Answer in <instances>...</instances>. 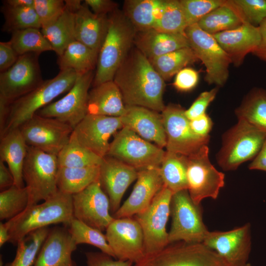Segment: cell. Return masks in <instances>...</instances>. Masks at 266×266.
<instances>
[{"label":"cell","mask_w":266,"mask_h":266,"mask_svg":"<svg viewBox=\"0 0 266 266\" xmlns=\"http://www.w3.org/2000/svg\"><path fill=\"white\" fill-rule=\"evenodd\" d=\"M113 81L126 106H141L159 112L165 108V81L135 46L118 68Z\"/></svg>","instance_id":"obj_1"},{"label":"cell","mask_w":266,"mask_h":266,"mask_svg":"<svg viewBox=\"0 0 266 266\" xmlns=\"http://www.w3.org/2000/svg\"><path fill=\"white\" fill-rule=\"evenodd\" d=\"M136 31L123 11L109 14L107 31L100 50L94 86L113 80L114 75L133 47Z\"/></svg>","instance_id":"obj_2"},{"label":"cell","mask_w":266,"mask_h":266,"mask_svg":"<svg viewBox=\"0 0 266 266\" xmlns=\"http://www.w3.org/2000/svg\"><path fill=\"white\" fill-rule=\"evenodd\" d=\"M73 218L72 195L59 191L5 222L9 230V242L16 245L30 233L50 225L62 223L67 227Z\"/></svg>","instance_id":"obj_3"},{"label":"cell","mask_w":266,"mask_h":266,"mask_svg":"<svg viewBox=\"0 0 266 266\" xmlns=\"http://www.w3.org/2000/svg\"><path fill=\"white\" fill-rule=\"evenodd\" d=\"M77 77V74L73 69L60 70L55 77L43 81L35 89L14 101L10 105L5 129L0 137L8 131L19 127L59 95L68 92Z\"/></svg>","instance_id":"obj_4"},{"label":"cell","mask_w":266,"mask_h":266,"mask_svg":"<svg viewBox=\"0 0 266 266\" xmlns=\"http://www.w3.org/2000/svg\"><path fill=\"white\" fill-rule=\"evenodd\" d=\"M266 139V133L238 119L222 136V146L216 156L219 166L225 171L236 169L243 163L254 159Z\"/></svg>","instance_id":"obj_5"},{"label":"cell","mask_w":266,"mask_h":266,"mask_svg":"<svg viewBox=\"0 0 266 266\" xmlns=\"http://www.w3.org/2000/svg\"><path fill=\"white\" fill-rule=\"evenodd\" d=\"M58 169L56 155L28 146L23 169L29 195L28 206L44 201L57 193Z\"/></svg>","instance_id":"obj_6"},{"label":"cell","mask_w":266,"mask_h":266,"mask_svg":"<svg viewBox=\"0 0 266 266\" xmlns=\"http://www.w3.org/2000/svg\"><path fill=\"white\" fill-rule=\"evenodd\" d=\"M170 215L172 221L168 232L169 244L179 241L203 242L209 231L203 222L200 205L193 201L187 190L173 194Z\"/></svg>","instance_id":"obj_7"},{"label":"cell","mask_w":266,"mask_h":266,"mask_svg":"<svg viewBox=\"0 0 266 266\" xmlns=\"http://www.w3.org/2000/svg\"><path fill=\"white\" fill-rule=\"evenodd\" d=\"M166 152L163 148L124 127L114 134L107 156L139 170L160 167Z\"/></svg>","instance_id":"obj_8"},{"label":"cell","mask_w":266,"mask_h":266,"mask_svg":"<svg viewBox=\"0 0 266 266\" xmlns=\"http://www.w3.org/2000/svg\"><path fill=\"white\" fill-rule=\"evenodd\" d=\"M190 47L205 67L204 80L208 84L224 86L229 76L231 61L213 36L201 30L197 24L185 31Z\"/></svg>","instance_id":"obj_9"},{"label":"cell","mask_w":266,"mask_h":266,"mask_svg":"<svg viewBox=\"0 0 266 266\" xmlns=\"http://www.w3.org/2000/svg\"><path fill=\"white\" fill-rule=\"evenodd\" d=\"M172 195L164 185L148 207L133 216L143 232L146 256L158 252L169 244L166 226L170 215Z\"/></svg>","instance_id":"obj_10"},{"label":"cell","mask_w":266,"mask_h":266,"mask_svg":"<svg viewBox=\"0 0 266 266\" xmlns=\"http://www.w3.org/2000/svg\"><path fill=\"white\" fill-rule=\"evenodd\" d=\"M132 266H228L215 252L202 243L179 241L146 256Z\"/></svg>","instance_id":"obj_11"},{"label":"cell","mask_w":266,"mask_h":266,"mask_svg":"<svg viewBox=\"0 0 266 266\" xmlns=\"http://www.w3.org/2000/svg\"><path fill=\"white\" fill-rule=\"evenodd\" d=\"M19 128L28 146L56 156L68 143L73 131L63 122L36 114Z\"/></svg>","instance_id":"obj_12"},{"label":"cell","mask_w":266,"mask_h":266,"mask_svg":"<svg viewBox=\"0 0 266 266\" xmlns=\"http://www.w3.org/2000/svg\"><path fill=\"white\" fill-rule=\"evenodd\" d=\"M187 177V190L198 205L207 198L216 199L225 185V174L217 170L209 160L207 145L188 157Z\"/></svg>","instance_id":"obj_13"},{"label":"cell","mask_w":266,"mask_h":266,"mask_svg":"<svg viewBox=\"0 0 266 266\" xmlns=\"http://www.w3.org/2000/svg\"><path fill=\"white\" fill-rule=\"evenodd\" d=\"M185 110L170 104L166 106L161 115L166 136V151L188 157L207 145L210 136L201 137L194 133Z\"/></svg>","instance_id":"obj_14"},{"label":"cell","mask_w":266,"mask_h":266,"mask_svg":"<svg viewBox=\"0 0 266 266\" xmlns=\"http://www.w3.org/2000/svg\"><path fill=\"white\" fill-rule=\"evenodd\" d=\"M94 76L93 71L77 74L73 86L63 98L43 107L36 114L57 119L74 130L87 115L89 89Z\"/></svg>","instance_id":"obj_15"},{"label":"cell","mask_w":266,"mask_h":266,"mask_svg":"<svg viewBox=\"0 0 266 266\" xmlns=\"http://www.w3.org/2000/svg\"><path fill=\"white\" fill-rule=\"evenodd\" d=\"M38 55L34 53L20 55L11 67L0 73V96L12 103L41 84Z\"/></svg>","instance_id":"obj_16"},{"label":"cell","mask_w":266,"mask_h":266,"mask_svg":"<svg viewBox=\"0 0 266 266\" xmlns=\"http://www.w3.org/2000/svg\"><path fill=\"white\" fill-rule=\"evenodd\" d=\"M105 231L116 259L135 264L145 257L143 232L133 216L114 218Z\"/></svg>","instance_id":"obj_17"},{"label":"cell","mask_w":266,"mask_h":266,"mask_svg":"<svg viewBox=\"0 0 266 266\" xmlns=\"http://www.w3.org/2000/svg\"><path fill=\"white\" fill-rule=\"evenodd\" d=\"M202 243L228 266H244L251 249V225L247 223L225 232H208Z\"/></svg>","instance_id":"obj_18"},{"label":"cell","mask_w":266,"mask_h":266,"mask_svg":"<svg viewBox=\"0 0 266 266\" xmlns=\"http://www.w3.org/2000/svg\"><path fill=\"white\" fill-rule=\"evenodd\" d=\"M72 201L74 218L101 232L114 219L110 213L109 200L99 180L72 195Z\"/></svg>","instance_id":"obj_19"},{"label":"cell","mask_w":266,"mask_h":266,"mask_svg":"<svg viewBox=\"0 0 266 266\" xmlns=\"http://www.w3.org/2000/svg\"><path fill=\"white\" fill-rule=\"evenodd\" d=\"M123 128L120 117L87 114L73 132L81 145L103 158L109 150L110 137Z\"/></svg>","instance_id":"obj_20"},{"label":"cell","mask_w":266,"mask_h":266,"mask_svg":"<svg viewBox=\"0 0 266 266\" xmlns=\"http://www.w3.org/2000/svg\"><path fill=\"white\" fill-rule=\"evenodd\" d=\"M138 176V170L109 156L102 159L100 166L99 181L110 201V212L119 208L124 194Z\"/></svg>","instance_id":"obj_21"},{"label":"cell","mask_w":266,"mask_h":266,"mask_svg":"<svg viewBox=\"0 0 266 266\" xmlns=\"http://www.w3.org/2000/svg\"><path fill=\"white\" fill-rule=\"evenodd\" d=\"M159 168L138 170L136 182L131 195L112 215L114 218L133 217L148 207L164 186Z\"/></svg>","instance_id":"obj_22"},{"label":"cell","mask_w":266,"mask_h":266,"mask_svg":"<svg viewBox=\"0 0 266 266\" xmlns=\"http://www.w3.org/2000/svg\"><path fill=\"white\" fill-rule=\"evenodd\" d=\"M126 108L125 114L120 117L123 127L161 148L166 147V136L161 113L141 106Z\"/></svg>","instance_id":"obj_23"},{"label":"cell","mask_w":266,"mask_h":266,"mask_svg":"<svg viewBox=\"0 0 266 266\" xmlns=\"http://www.w3.org/2000/svg\"><path fill=\"white\" fill-rule=\"evenodd\" d=\"M212 35L236 67L242 64L248 54L253 53L260 41L258 27L247 22L236 29Z\"/></svg>","instance_id":"obj_24"},{"label":"cell","mask_w":266,"mask_h":266,"mask_svg":"<svg viewBox=\"0 0 266 266\" xmlns=\"http://www.w3.org/2000/svg\"><path fill=\"white\" fill-rule=\"evenodd\" d=\"M77 246L67 228L50 230L34 266H73L71 255Z\"/></svg>","instance_id":"obj_25"},{"label":"cell","mask_w":266,"mask_h":266,"mask_svg":"<svg viewBox=\"0 0 266 266\" xmlns=\"http://www.w3.org/2000/svg\"><path fill=\"white\" fill-rule=\"evenodd\" d=\"M107 15L93 13L84 2L75 14V40L99 53L107 31Z\"/></svg>","instance_id":"obj_26"},{"label":"cell","mask_w":266,"mask_h":266,"mask_svg":"<svg viewBox=\"0 0 266 266\" xmlns=\"http://www.w3.org/2000/svg\"><path fill=\"white\" fill-rule=\"evenodd\" d=\"M133 45L149 60L190 46L185 34L165 33L154 29L136 32Z\"/></svg>","instance_id":"obj_27"},{"label":"cell","mask_w":266,"mask_h":266,"mask_svg":"<svg viewBox=\"0 0 266 266\" xmlns=\"http://www.w3.org/2000/svg\"><path fill=\"white\" fill-rule=\"evenodd\" d=\"M65 8L61 16L53 23L41 29L58 56L67 46L76 40L75 37V14L81 5L80 0H66Z\"/></svg>","instance_id":"obj_28"},{"label":"cell","mask_w":266,"mask_h":266,"mask_svg":"<svg viewBox=\"0 0 266 266\" xmlns=\"http://www.w3.org/2000/svg\"><path fill=\"white\" fill-rule=\"evenodd\" d=\"M126 110L120 90L113 80L94 86L89 91L87 114L121 117Z\"/></svg>","instance_id":"obj_29"},{"label":"cell","mask_w":266,"mask_h":266,"mask_svg":"<svg viewBox=\"0 0 266 266\" xmlns=\"http://www.w3.org/2000/svg\"><path fill=\"white\" fill-rule=\"evenodd\" d=\"M28 146L19 127L0 137V160L7 164L14 178V185L20 188L25 186L23 169Z\"/></svg>","instance_id":"obj_30"},{"label":"cell","mask_w":266,"mask_h":266,"mask_svg":"<svg viewBox=\"0 0 266 266\" xmlns=\"http://www.w3.org/2000/svg\"><path fill=\"white\" fill-rule=\"evenodd\" d=\"M165 0H127L123 10L136 32L154 29L160 18Z\"/></svg>","instance_id":"obj_31"},{"label":"cell","mask_w":266,"mask_h":266,"mask_svg":"<svg viewBox=\"0 0 266 266\" xmlns=\"http://www.w3.org/2000/svg\"><path fill=\"white\" fill-rule=\"evenodd\" d=\"M244 22L232 0H228L203 17L197 24L203 31L213 35L236 29Z\"/></svg>","instance_id":"obj_32"},{"label":"cell","mask_w":266,"mask_h":266,"mask_svg":"<svg viewBox=\"0 0 266 266\" xmlns=\"http://www.w3.org/2000/svg\"><path fill=\"white\" fill-rule=\"evenodd\" d=\"M98 55L99 52L75 40L58 56L57 64L60 70L73 69L81 75L93 71L97 66Z\"/></svg>","instance_id":"obj_33"},{"label":"cell","mask_w":266,"mask_h":266,"mask_svg":"<svg viewBox=\"0 0 266 266\" xmlns=\"http://www.w3.org/2000/svg\"><path fill=\"white\" fill-rule=\"evenodd\" d=\"M100 166L59 167L57 176L58 190L70 195L80 192L99 180Z\"/></svg>","instance_id":"obj_34"},{"label":"cell","mask_w":266,"mask_h":266,"mask_svg":"<svg viewBox=\"0 0 266 266\" xmlns=\"http://www.w3.org/2000/svg\"><path fill=\"white\" fill-rule=\"evenodd\" d=\"M238 119L245 121L266 133V90L252 88L235 110Z\"/></svg>","instance_id":"obj_35"},{"label":"cell","mask_w":266,"mask_h":266,"mask_svg":"<svg viewBox=\"0 0 266 266\" xmlns=\"http://www.w3.org/2000/svg\"><path fill=\"white\" fill-rule=\"evenodd\" d=\"M187 157L166 152L159 168L160 173L164 185L173 194L187 190Z\"/></svg>","instance_id":"obj_36"},{"label":"cell","mask_w":266,"mask_h":266,"mask_svg":"<svg viewBox=\"0 0 266 266\" xmlns=\"http://www.w3.org/2000/svg\"><path fill=\"white\" fill-rule=\"evenodd\" d=\"M57 157L59 167H83L99 166L103 159L81 145L73 131L69 141Z\"/></svg>","instance_id":"obj_37"},{"label":"cell","mask_w":266,"mask_h":266,"mask_svg":"<svg viewBox=\"0 0 266 266\" xmlns=\"http://www.w3.org/2000/svg\"><path fill=\"white\" fill-rule=\"evenodd\" d=\"M198 61L197 56L190 46L149 60L154 68L165 81L170 79L187 65Z\"/></svg>","instance_id":"obj_38"},{"label":"cell","mask_w":266,"mask_h":266,"mask_svg":"<svg viewBox=\"0 0 266 266\" xmlns=\"http://www.w3.org/2000/svg\"><path fill=\"white\" fill-rule=\"evenodd\" d=\"M50 229L48 227L34 231L17 243V248L14 260L4 266H32Z\"/></svg>","instance_id":"obj_39"},{"label":"cell","mask_w":266,"mask_h":266,"mask_svg":"<svg viewBox=\"0 0 266 266\" xmlns=\"http://www.w3.org/2000/svg\"><path fill=\"white\" fill-rule=\"evenodd\" d=\"M14 49L20 56L29 53L40 54L53 51V49L41 30L28 28L12 33L9 40Z\"/></svg>","instance_id":"obj_40"},{"label":"cell","mask_w":266,"mask_h":266,"mask_svg":"<svg viewBox=\"0 0 266 266\" xmlns=\"http://www.w3.org/2000/svg\"><path fill=\"white\" fill-rule=\"evenodd\" d=\"M67 229L75 244H87L99 248L101 252L113 258L115 257L110 247L105 235L101 231L92 228L82 222L73 218Z\"/></svg>","instance_id":"obj_41"},{"label":"cell","mask_w":266,"mask_h":266,"mask_svg":"<svg viewBox=\"0 0 266 266\" xmlns=\"http://www.w3.org/2000/svg\"><path fill=\"white\" fill-rule=\"evenodd\" d=\"M1 10L5 19L2 30L4 32L12 33L28 28H41L33 6L13 7L4 5Z\"/></svg>","instance_id":"obj_42"},{"label":"cell","mask_w":266,"mask_h":266,"mask_svg":"<svg viewBox=\"0 0 266 266\" xmlns=\"http://www.w3.org/2000/svg\"><path fill=\"white\" fill-rule=\"evenodd\" d=\"M29 200V192L26 186L20 188L13 185L1 191L0 220H9L20 214L28 207Z\"/></svg>","instance_id":"obj_43"},{"label":"cell","mask_w":266,"mask_h":266,"mask_svg":"<svg viewBox=\"0 0 266 266\" xmlns=\"http://www.w3.org/2000/svg\"><path fill=\"white\" fill-rule=\"evenodd\" d=\"M187 27L180 0H165L161 15L154 29L165 33L185 34Z\"/></svg>","instance_id":"obj_44"},{"label":"cell","mask_w":266,"mask_h":266,"mask_svg":"<svg viewBox=\"0 0 266 266\" xmlns=\"http://www.w3.org/2000/svg\"><path fill=\"white\" fill-rule=\"evenodd\" d=\"M226 0H180L188 26L197 24L203 17L224 4Z\"/></svg>","instance_id":"obj_45"},{"label":"cell","mask_w":266,"mask_h":266,"mask_svg":"<svg viewBox=\"0 0 266 266\" xmlns=\"http://www.w3.org/2000/svg\"><path fill=\"white\" fill-rule=\"evenodd\" d=\"M244 21L258 27L266 19V0H232Z\"/></svg>","instance_id":"obj_46"},{"label":"cell","mask_w":266,"mask_h":266,"mask_svg":"<svg viewBox=\"0 0 266 266\" xmlns=\"http://www.w3.org/2000/svg\"><path fill=\"white\" fill-rule=\"evenodd\" d=\"M33 7L42 28L53 23L61 16L65 8V2L62 0H34Z\"/></svg>","instance_id":"obj_47"},{"label":"cell","mask_w":266,"mask_h":266,"mask_svg":"<svg viewBox=\"0 0 266 266\" xmlns=\"http://www.w3.org/2000/svg\"><path fill=\"white\" fill-rule=\"evenodd\" d=\"M218 91V87L202 92L191 106L185 110L187 118L192 120L206 113V110L210 103L214 100Z\"/></svg>","instance_id":"obj_48"},{"label":"cell","mask_w":266,"mask_h":266,"mask_svg":"<svg viewBox=\"0 0 266 266\" xmlns=\"http://www.w3.org/2000/svg\"><path fill=\"white\" fill-rule=\"evenodd\" d=\"M199 73L190 67H185L176 75L173 82L174 87L178 90L187 92L193 89L197 85Z\"/></svg>","instance_id":"obj_49"},{"label":"cell","mask_w":266,"mask_h":266,"mask_svg":"<svg viewBox=\"0 0 266 266\" xmlns=\"http://www.w3.org/2000/svg\"><path fill=\"white\" fill-rule=\"evenodd\" d=\"M87 266H132L129 261L113 259V257L102 252L85 253Z\"/></svg>","instance_id":"obj_50"},{"label":"cell","mask_w":266,"mask_h":266,"mask_svg":"<svg viewBox=\"0 0 266 266\" xmlns=\"http://www.w3.org/2000/svg\"><path fill=\"white\" fill-rule=\"evenodd\" d=\"M19 55L10 41L0 42V71L2 72L11 67L17 61Z\"/></svg>","instance_id":"obj_51"},{"label":"cell","mask_w":266,"mask_h":266,"mask_svg":"<svg viewBox=\"0 0 266 266\" xmlns=\"http://www.w3.org/2000/svg\"><path fill=\"white\" fill-rule=\"evenodd\" d=\"M190 124L194 133L201 137L209 136V133L213 126L212 121L206 113L190 120Z\"/></svg>","instance_id":"obj_52"},{"label":"cell","mask_w":266,"mask_h":266,"mask_svg":"<svg viewBox=\"0 0 266 266\" xmlns=\"http://www.w3.org/2000/svg\"><path fill=\"white\" fill-rule=\"evenodd\" d=\"M84 2L93 13L99 15L110 14L118 7L116 2L110 0H85Z\"/></svg>","instance_id":"obj_53"},{"label":"cell","mask_w":266,"mask_h":266,"mask_svg":"<svg viewBox=\"0 0 266 266\" xmlns=\"http://www.w3.org/2000/svg\"><path fill=\"white\" fill-rule=\"evenodd\" d=\"M260 41L253 54L261 60L266 62V19L258 26Z\"/></svg>","instance_id":"obj_54"},{"label":"cell","mask_w":266,"mask_h":266,"mask_svg":"<svg viewBox=\"0 0 266 266\" xmlns=\"http://www.w3.org/2000/svg\"><path fill=\"white\" fill-rule=\"evenodd\" d=\"M14 178L4 162L0 160V189L1 191L6 190L14 185Z\"/></svg>","instance_id":"obj_55"},{"label":"cell","mask_w":266,"mask_h":266,"mask_svg":"<svg viewBox=\"0 0 266 266\" xmlns=\"http://www.w3.org/2000/svg\"><path fill=\"white\" fill-rule=\"evenodd\" d=\"M251 170L266 171V139L256 156L248 166Z\"/></svg>","instance_id":"obj_56"},{"label":"cell","mask_w":266,"mask_h":266,"mask_svg":"<svg viewBox=\"0 0 266 266\" xmlns=\"http://www.w3.org/2000/svg\"><path fill=\"white\" fill-rule=\"evenodd\" d=\"M11 103L0 96V136L5 129L8 118Z\"/></svg>","instance_id":"obj_57"},{"label":"cell","mask_w":266,"mask_h":266,"mask_svg":"<svg viewBox=\"0 0 266 266\" xmlns=\"http://www.w3.org/2000/svg\"><path fill=\"white\" fill-rule=\"evenodd\" d=\"M4 5L13 7L33 6L34 0H7Z\"/></svg>","instance_id":"obj_58"},{"label":"cell","mask_w":266,"mask_h":266,"mask_svg":"<svg viewBox=\"0 0 266 266\" xmlns=\"http://www.w3.org/2000/svg\"><path fill=\"white\" fill-rule=\"evenodd\" d=\"M10 239L9 230L5 223L0 224V247H1Z\"/></svg>","instance_id":"obj_59"},{"label":"cell","mask_w":266,"mask_h":266,"mask_svg":"<svg viewBox=\"0 0 266 266\" xmlns=\"http://www.w3.org/2000/svg\"><path fill=\"white\" fill-rule=\"evenodd\" d=\"M244 266H252V265L249 263H247Z\"/></svg>","instance_id":"obj_60"},{"label":"cell","mask_w":266,"mask_h":266,"mask_svg":"<svg viewBox=\"0 0 266 266\" xmlns=\"http://www.w3.org/2000/svg\"></svg>","instance_id":"obj_61"}]
</instances>
